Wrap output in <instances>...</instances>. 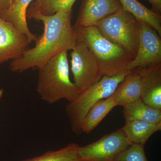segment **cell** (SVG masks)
Here are the masks:
<instances>
[{
	"mask_svg": "<svg viewBox=\"0 0 161 161\" xmlns=\"http://www.w3.org/2000/svg\"><path fill=\"white\" fill-rule=\"evenodd\" d=\"M31 19L42 22L44 31L35 47L12 60L9 65L12 71L21 73L30 69H40L55 56L73 50L76 46L77 38L71 24V13L61 11L49 16L36 14Z\"/></svg>",
	"mask_w": 161,
	"mask_h": 161,
	"instance_id": "1",
	"label": "cell"
},
{
	"mask_svg": "<svg viewBox=\"0 0 161 161\" xmlns=\"http://www.w3.org/2000/svg\"><path fill=\"white\" fill-rule=\"evenodd\" d=\"M73 27L77 41L86 45L98 62L103 76L129 71L128 66L133 58L125 49L105 37L95 26Z\"/></svg>",
	"mask_w": 161,
	"mask_h": 161,
	"instance_id": "2",
	"label": "cell"
},
{
	"mask_svg": "<svg viewBox=\"0 0 161 161\" xmlns=\"http://www.w3.org/2000/svg\"><path fill=\"white\" fill-rule=\"evenodd\" d=\"M67 52L55 56L39 69L37 92L47 103L52 104L61 99L69 102L79 94L78 89L70 78Z\"/></svg>",
	"mask_w": 161,
	"mask_h": 161,
	"instance_id": "3",
	"label": "cell"
},
{
	"mask_svg": "<svg viewBox=\"0 0 161 161\" xmlns=\"http://www.w3.org/2000/svg\"><path fill=\"white\" fill-rule=\"evenodd\" d=\"M129 71L113 76L103 75L98 82L79 93L77 97L65 107L72 131L82 133L86 116L96 103L112 95Z\"/></svg>",
	"mask_w": 161,
	"mask_h": 161,
	"instance_id": "4",
	"label": "cell"
},
{
	"mask_svg": "<svg viewBox=\"0 0 161 161\" xmlns=\"http://www.w3.org/2000/svg\"><path fill=\"white\" fill-rule=\"evenodd\" d=\"M101 33L111 42L118 44L135 58L139 41L138 21L123 9L96 23Z\"/></svg>",
	"mask_w": 161,
	"mask_h": 161,
	"instance_id": "5",
	"label": "cell"
},
{
	"mask_svg": "<svg viewBox=\"0 0 161 161\" xmlns=\"http://www.w3.org/2000/svg\"><path fill=\"white\" fill-rule=\"evenodd\" d=\"M70 56L74 83L79 93L102 78L103 75L98 62L85 44L77 41Z\"/></svg>",
	"mask_w": 161,
	"mask_h": 161,
	"instance_id": "6",
	"label": "cell"
},
{
	"mask_svg": "<svg viewBox=\"0 0 161 161\" xmlns=\"http://www.w3.org/2000/svg\"><path fill=\"white\" fill-rule=\"evenodd\" d=\"M131 144L120 129L94 142L79 147L78 154L81 161H115Z\"/></svg>",
	"mask_w": 161,
	"mask_h": 161,
	"instance_id": "7",
	"label": "cell"
},
{
	"mask_svg": "<svg viewBox=\"0 0 161 161\" xmlns=\"http://www.w3.org/2000/svg\"><path fill=\"white\" fill-rule=\"evenodd\" d=\"M139 41L135 58L128 66L129 71L161 64V39L157 32L147 23L138 21Z\"/></svg>",
	"mask_w": 161,
	"mask_h": 161,
	"instance_id": "8",
	"label": "cell"
},
{
	"mask_svg": "<svg viewBox=\"0 0 161 161\" xmlns=\"http://www.w3.org/2000/svg\"><path fill=\"white\" fill-rule=\"evenodd\" d=\"M29 44L25 35L0 17V64L20 58Z\"/></svg>",
	"mask_w": 161,
	"mask_h": 161,
	"instance_id": "9",
	"label": "cell"
},
{
	"mask_svg": "<svg viewBox=\"0 0 161 161\" xmlns=\"http://www.w3.org/2000/svg\"><path fill=\"white\" fill-rule=\"evenodd\" d=\"M122 8L119 0H83L74 27L95 26Z\"/></svg>",
	"mask_w": 161,
	"mask_h": 161,
	"instance_id": "10",
	"label": "cell"
},
{
	"mask_svg": "<svg viewBox=\"0 0 161 161\" xmlns=\"http://www.w3.org/2000/svg\"><path fill=\"white\" fill-rule=\"evenodd\" d=\"M135 69L142 78L141 99L150 106L161 110V64Z\"/></svg>",
	"mask_w": 161,
	"mask_h": 161,
	"instance_id": "11",
	"label": "cell"
},
{
	"mask_svg": "<svg viewBox=\"0 0 161 161\" xmlns=\"http://www.w3.org/2000/svg\"><path fill=\"white\" fill-rule=\"evenodd\" d=\"M142 89L141 75L136 69H134L127 74L113 95L117 106L123 107L141 98Z\"/></svg>",
	"mask_w": 161,
	"mask_h": 161,
	"instance_id": "12",
	"label": "cell"
},
{
	"mask_svg": "<svg viewBox=\"0 0 161 161\" xmlns=\"http://www.w3.org/2000/svg\"><path fill=\"white\" fill-rule=\"evenodd\" d=\"M35 0H14L9 9L1 18L11 23L21 33L25 35L30 43L35 42L38 37L36 35L30 31L27 23L26 12L27 9Z\"/></svg>",
	"mask_w": 161,
	"mask_h": 161,
	"instance_id": "13",
	"label": "cell"
},
{
	"mask_svg": "<svg viewBox=\"0 0 161 161\" xmlns=\"http://www.w3.org/2000/svg\"><path fill=\"white\" fill-rule=\"evenodd\" d=\"M125 121V126L121 129L132 144L144 147L153 133L161 130V123H151L135 120Z\"/></svg>",
	"mask_w": 161,
	"mask_h": 161,
	"instance_id": "14",
	"label": "cell"
},
{
	"mask_svg": "<svg viewBox=\"0 0 161 161\" xmlns=\"http://www.w3.org/2000/svg\"><path fill=\"white\" fill-rule=\"evenodd\" d=\"M124 10L132 14L138 21L147 23L161 36V16L150 10L137 0H119Z\"/></svg>",
	"mask_w": 161,
	"mask_h": 161,
	"instance_id": "15",
	"label": "cell"
},
{
	"mask_svg": "<svg viewBox=\"0 0 161 161\" xmlns=\"http://www.w3.org/2000/svg\"><path fill=\"white\" fill-rule=\"evenodd\" d=\"M123 107L125 121L139 120L155 124L161 123V110L150 106L141 98Z\"/></svg>",
	"mask_w": 161,
	"mask_h": 161,
	"instance_id": "16",
	"label": "cell"
},
{
	"mask_svg": "<svg viewBox=\"0 0 161 161\" xmlns=\"http://www.w3.org/2000/svg\"><path fill=\"white\" fill-rule=\"evenodd\" d=\"M116 106H117V103L113 94L98 101L87 114L84 122L82 132L87 134L90 133Z\"/></svg>",
	"mask_w": 161,
	"mask_h": 161,
	"instance_id": "17",
	"label": "cell"
},
{
	"mask_svg": "<svg viewBox=\"0 0 161 161\" xmlns=\"http://www.w3.org/2000/svg\"><path fill=\"white\" fill-rule=\"evenodd\" d=\"M76 0H35L30 5L26 12V18L30 19L35 14L52 15L58 12L71 13Z\"/></svg>",
	"mask_w": 161,
	"mask_h": 161,
	"instance_id": "18",
	"label": "cell"
},
{
	"mask_svg": "<svg viewBox=\"0 0 161 161\" xmlns=\"http://www.w3.org/2000/svg\"><path fill=\"white\" fill-rule=\"evenodd\" d=\"M80 146L70 143L60 150H50L42 155L22 161H81L78 154Z\"/></svg>",
	"mask_w": 161,
	"mask_h": 161,
	"instance_id": "19",
	"label": "cell"
},
{
	"mask_svg": "<svg viewBox=\"0 0 161 161\" xmlns=\"http://www.w3.org/2000/svg\"><path fill=\"white\" fill-rule=\"evenodd\" d=\"M115 161H148L144 147L137 144H131L119 156Z\"/></svg>",
	"mask_w": 161,
	"mask_h": 161,
	"instance_id": "20",
	"label": "cell"
},
{
	"mask_svg": "<svg viewBox=\"0 0 161 161\" xmlns=\"http://www.w3.org/2000/svg\"><path fill=\"white\" fill-rule=\"evenodd\" d=\"M14 0H0V17L6 13Z\"/></svg>",
	"mask_w": 161,
	"mask_h": 161,
	"instance_id": "21",
	"label": "cell"
},
{
	"mask_svg": "<svg viewBox=\"0 0 161 161\" xmlns=\"http://www.w3.org/2000/svg\"><path fill=\"white\" fill-rule=\"evenodd\" d=\"M152 5L153 11L159 14L161 11V0H148Z\"/></svg>",
	"mask_w": 161,
	"mask_h": 161,
	"instance_id": "22",
	"label": "cell"
},
{
	"mask_svg": "<svg viewBox=\"0 0 161 161\" xmlns=\"http://www.w3.org/2000/svg\"><path fill=\"white\" fill-rule=\"evenodd\" d=\"M3 94H4V90L3 89H0V99L3 97Z\"/></svg>",
	"mask_w": 161,
	"mask_h": 161,
	"instance_id": "23",
	"label": "cell"
}]
</instances>
